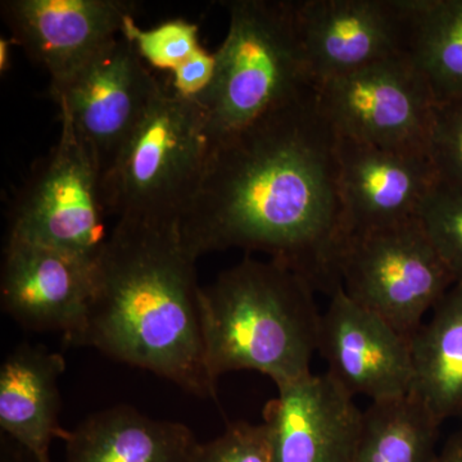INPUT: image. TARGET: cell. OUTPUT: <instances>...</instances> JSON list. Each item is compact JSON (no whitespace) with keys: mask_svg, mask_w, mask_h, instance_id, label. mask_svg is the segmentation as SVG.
<instances>
[{"mask_svg":"<svg viewBox=\"0 0 462 462\" xmlns=\"http://www.w3.org/2000/svg\"><path fill=\"white\" fill-rule=\"evenodd\" d=\"M338 143L314 89L214 145L179 221L185 247L263 252L330 297L346 245Z\"/></svg>","mask_w":462,"mask_h":462,"instance_id":"1","label":"cell"},{"mask_svg":"<svg viewBox=\"0 0 462 462\" xmlns=\"http://www.w3.org/2000/svg\"><path fill=\"white\" fill-rule=\"evenodd\" d=\"M179 221L117 218L98 261L80 345L216 398L205 363L196 263Z\"/></svg>","mask_w":462,"mask_h":462,"instance_id":"2","label":"cell"},{"mask_svg":"<svg viewBox=\"0 0 462 462\" xmlns=\"http://www.w3.org/2000/svg\"><path fill=\"white\" fill-rule=\"evenodd\" d=\"M314 293L288 267L249 256L200 288L209 378L217 384L225 374L251 370L281 387L312 374L321 320Z\"/></svg>","mask_w":462,"mask_h":462,"instance_id":"3","label":"cell"},{"mask_svg":"<svg viewBox=\"0 0 462 462\" xmlns=\"http://www.w3.org/2000/svg\"><path fill=\"white\" fill-rule=\"evenodd\" d=\"M215 76L196 98L212 145L226 141L315 87L298 38L293 2L234 0Z\"/></svg>","mask_w":462,"mask_h":462,"instance_id":"4","label":"cell"},{"mask_svg":"<svg viewBox=\"0 0 462 462\" xmlns=\"http://www.w3.org/2000/svg\"><path fill=\"white\" fill-rule=\"evenodd\" d=\"M212 147L202 106L163 84L103 178L109 216L180 221Z\"/></svg>","mask_w":462,"mask_h":462,"instance_id":"5","label":"cell"},{"mask_svg":"<svg viewBox=\"0 0 462 462\" xmlns=\"http://www.w3.org/2000/svg\"><path fill=\"white\" fill-rule=\"evenodd\" d=\"M60 139L33 165L9 212L7 238L98 261L109 238L103 173L90 149L60 116Z\"/></svg>","mask_w":462,"mask_h":462,"instance_id":"6","label":"cell"},{"mask_svg":"<svg viewBox=\"0 0 462 462\" xmlns=\"http://www.w3.org/2000/svg\"><path fill=\"white\" fill-rule=\"evenodd\" d=\"M339 272L346 296L409 339L456 282L418 217L349 236Z\"/></svg>","mask_w":462,"mask_h":462,"instance_id":"7","label":"cell"},{"mask_svg":"<svg viewBox=\"0 0 462 462\" xmlns=\"http://www.w3.org/2000/svg\"><path fill=\"white\" fill-rule=\"evenodd\" d=\"M319 107L340 138L428 156L436 103L406 54L316 88Z\"/></svg>","mask_w":462,"mask_h":462,"instance_id":"8","label":"cell"},{"mask_svg":"<svg viewBox=\"0 0 462 462\" xmlns=\"http://www.w3.org/2000/svg\"><path fill=\"white\" fill-rule=\"evenodd\" d=\"M124 35L63 83L51 87L60 116L90 149L105 178L163 84Z\"/></svg>","mask_w":462,"mask_h":462,"instance_id":"9","label":"cell"},{"mask_svg":"<svg viewBox=\"0 0 462 462\" xmlns=\"http://www.w3.org/2000/svg\"><path fill=\"white\" fill-rule=\"evenodd\" d=\"M98 261L7 238L0 273L3 312L27 330L60 331L69 345H80L96 293Z\"/></svg>","mask_w":462,"mask_h":462,"instance_id":"10","label":"cell"},{"mask_svg":"<svg viewBox=\"0 0 462 462\" xmlns=\"http://www.w3.org/2000/svg\"><path fill=\"white\" fill-rule=\"evenodd\" d=\"M307 71L315 89L358 69L404 54L401 0L293 2Z\"/></svg>","mask_w":462,"mask_h":462,"instance_id":"11","label":"cell"},{"mask_svg":"<svg viewBox=\"0 0 462 462\" xmlns=\"http://www.w3.org/2000/svg\"><path fill=\"white\" fill-rule=\"evenodd\" d=\"M318 351L328 375L352 397L364 394L382 402L412 393L411 342L346 296L342 285L321 314Z\"/></svg>","mask_w":462,"mask_h":462,"instance_id":"12","label":"cell"},{"mask_svg":"<svg viewBox=\"0 0 462 462\" xmlns=\"http://www.w3.org/2000/svg\"><path fill=\"white\" fill-rule=\"evenodd\" d=\"M12 41L51 75L66 81L102 48L123 35L136 3L125 0H5L0 5Z\"/></svg>","mask_w":462,"mask_h":462,"instance_id":"13","label":"cell"},{"mask_svg":"<svg viewBox=\"0 0 462 462\" xmlns=\"http://www.w3.org/2000/svg\"><path fill=\"white\" fill-rule=\"evenodd\" d=\"M339 197L346 242L366 231L406 223L438 179L430 156L403 153L340 138Z\"/></svg>","mask_w":462,"mask_h":462,"instance_id":"14","label":"cell"},{"mask_svg":"<svg viewBox=\"0 0 462 462\" xmlns=\"http://www.w3.org/2000/svg\"><path fill=\"white\" fill-rule=\"evenodd\" d=\"M278 388L263 421L272 431L275 462H351L364 412L327 373Z\"/></svg>","mask_w":462,"mask_h":462,"instance_id":"15","label":"cell"},{"mask_svg":"<svg viewBox=\"0 0 462 462\" xmlns=\"http://www.w3.org/2000/svg\"><path fill=\"white\" fill-rule=\"evenodd\" d=\"M62 355L47 346L21 343L0 367V430L39 462H51L53 439L65 440L60 425Z\"/></svg>","mask_w":462,"mask_h":462,"instance_id":"16","label":"cell"},{"mask_svg":"<svg viewBox=\"0 0 462 462\" xmlns=\"http://www.w3.org/2000/svg\"><path fill=\"white\" fill-rule=\"evenodd\" d=\"M63 442L65 462H188L199 440L181 422L118 404L88 416Z\"/></svg>","mask_w":462,"mask_h":462,"instance_id":"17","label":"cell"},{"mask_svg":"<svg viewBox=\"0 0 462 462\" xmlns=\"http://www.w3.org/2000/svg\"><path fill=\"white\" fill-rule=\"evenodd\" d=\"M413 389L440 425L462 416V282H455L411 339Z\"/></svg>","mask_w":462,"mask_h":462,"instance_id":"18","label":"cell"},{"mask_svg":"<svg viewBox=\"0 0 462 462\" xmlns=\"http://www.w3.org/2000/svg\"><path fill=\"white\" fill-rule=\"evenodd\" d=\"M410 58L434 103L462 99V0H401Z\"/></svg>","mask_w":462,"mask_h":462,"instance_id":"19","label":"cell"},{"mask_svg":"<svg viewBox=\"0 0 462 462\" xmlns=\"http://www.w3.org/2000/svg\"><path fill=\"white\" fill-rule=\"evenodd\" d=\"M439 428L415 394L372 402L351 462H434Z\"/></svg>","mask_w":462,"mask_h":462,"instance_id":"20","label":"cell"},{"mask_svg":"<svg viewBox=\"0 0 462 462\" xmlns=\"http://www.w3.org/2000/svg\"><path fill=\"white\" fill-rule=\"evenodd\" d=\"M419 223L448 267L462 282V188L438 181L418 215Z\"/></svg>","mask_w":462,"mask_h":462,"instance_id":"21","label":"cell"},{"mask_svg":"<svg viewBox=\"0 0 462 462\" xmlns=\"http://www.w3.org/2000/svg\"><path fill=\"white\" fill-rule=\"evenodd\" d=\"M199 32L196 23L181 18L142 30L136 26L134 17H129L123 27V35L133 42L148 66L171 72L199 50Z\"/></svg>","mask_w":462,"mask_h":462,"instance_id":"22","label":"cell"},{"mask_svg":"<svg viewBox=\"0 0 462 462\" xmlns=\"http://www.w3.org/2000/svg\"><path fill=\"white\" fill-rule=\"evenodd\" d=\"M188 462H275L272 431L266 422H229L224 433L197 443Z\"/></svg>","mask_w":462,"mask_h":462,"instance_id":"23","label":"cell"},{"mask_svg":"<svg viewBox=\"0 0 462 462\" xmlns=\"http://www.w3.org/2000/svg\"><path fill=\"white\" fill-rule=\"evenodd\" d=\"M428 156L438 181L462 188V99L434 105Z\"/></svg>","mask_w":462,"mask_h":462,"instance_id":"24","label":"cell"},{"mask_svg":"<svg viewBox=\"0 0 462 462\" xmlns=\"http://www.w3.org/2000/svg\"><path fill=\"white\" fill-rule=\"evenodd\" d=\"M215 69V53H208L200 47L187 62L173 69L170 87L184 98H199L211 85Z\"/></svg>","mask_w":462,"mask_h":462,"instance_id":"25","label":"cell"},{"mask_svg":"<svg viewBox=\"0 0 462 462\" xmlns=\"http://www.w3.org/2000/svg\"><path fill=\"white\" fill-rule=\"evenodd\" d=\"M0 462H39L23 447L17 445L9 438L0 440Z\"/></svg>","mask_w":462,"mask_h":462,"instance_id":"26","label":"cell"},{"mask_svg":"<svg viewBox=\"0 0 462 462\" xmlns=\"http://www.w3.org/2000/svg\"><path fill=\"white\" fill-rule=\"evenodd\" d=\"M434 462H462V428L447 439Z\"/></svg>","mask_w":462,"mask_h":462,"instance_id":"27","label":"cell"},{"mask_svg":"<svg viewBox=\"0 0 462 462\" xmlns=\"http://www.w3.org/2000/svg\"><path fill=\"white\" fill-rule=\"evenodd\" d=\"M14 44L12 39H0V71L2 74L11 69V47Z\"/></svg>","mask_w":462,"mask_h":462,"instance_id":"28","label":"cell"},{"mask_svg":"<svg viewBox=\"0 0 462 462\" xmlns=\"http://www.w3.org/2000/svg\"><path fill=\"white\" fill-rule=\"evenodd\" d=\"M461 418H462V416H461Z\"/></svg>","mask_w":462,"mask_h":462,"instance_id":"29","label":"cell"}]
</instances>
